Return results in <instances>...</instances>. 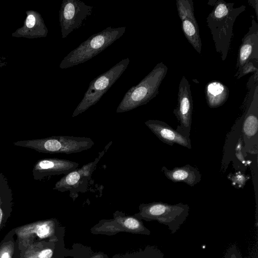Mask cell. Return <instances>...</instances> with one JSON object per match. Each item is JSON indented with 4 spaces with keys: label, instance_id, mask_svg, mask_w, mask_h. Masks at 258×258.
Returning <instances> with one entry per match:
<instances>
[{
    "label": "cell",
    "instance_id": "1",
    "mask_svg": "<svg viewBox=\"0 0 258 258\" xmlns=\"http://www.w3.org/2000/svg\"><path fill=\"white\" fill-rule=\"evenodd\" d=\"M208 5L214 8L206 18V22L214 42L217 52L224 61L227 56L233 36V28L236 18L246 7L234 8V3L223 0H210Z\"/></svg>",
    "mask_w": 258,
    "mask_h": 258
},
{
    "label": "cell",
    "instance_id": "2",
    "mask_svg": "<svg viewBox=\"0 0 258 258\" xmlns=\"http://www.w3.org/2000/svg\"><path fill=\"white\" fill-rule=\"evenodd\" d=\"M125 30L126 27H108L91 35L62 59L59 68L68 69L90 60L120 38Z\"/></svg>",
    "mask_w": 258,
    "mask_h": 258
},
{
    "label": "cell",
    "instance_id": "3",
    "mask_svg": "<svg viewBox=\"0 0 258 258\" xmlns=\"http://www.w3.org/2000/svg\"><path fill=\"white\" fill-rule=\"evenodd\" d=\"M168 68L163 62L157 64L137 85L132 87L119 103L116 113L132 110L145 105L158 94L159 87L165 77Z\"/></svg>",
    "mask_w": 258,
    "mask_h": 258
},
{
    "label": "cell",
    "instance_id": "4",
    "mask_svg": "<svg viewBox=\"0 0 258 258\" xmlns=\"http://www.w3.org/2000/svg\"><path fill=\"white\" fill-rule=\"evenodd\" d=\"M135 216L146 221H157L168 226L171 234L176 233L189 215V207L181 203L170 205L162 202L141 204Z\"/></svg>",
    "mask_w": 258,
    "mask_h": 258
},
{
    "label": "cell",
    "instance_id": "5",
    "mask_svg": "<svg viewBox=\"0 0 258 258\" xmlns=\"http://www.w3.org/2000/svg\"><path fill=\"white\" fill-rule=\"evenodd\" d=\"M13 145L30 148L41 153L69 154L90 149L94 142L89 138L57 136L20 141L13 143Z\"/></svg>",
    "mask_w": 258,
    "mask_h": 258
},
{
    "label": "cell",
    "instance_id": "6",
    "mask_svg": "<svg viewBox=\"0 0 258 258\" xmlns=\"http://www.w3.org/2000/svg\"><path fill=\"white\" fill-rule=\"evenodd\" d=\"M130 60L122 59L106 72L100 75L90 83L82 100L74 111L72 117H75L96 104L108 90L120 78L127 69Z\"/></svg>",
    "mask_w": 258,
    "mask_h": 258
},
{
    "label": "cell",
    "instance_id": "7",
    "mask_svg": "<svg viewBox=\"0 0 258 258\" xmlns=\"http://www.w3.org/2000/svg\"><path fill=\"white\" fill-rule=\"evenodd\" d=\"M93 7L80 0H63L59 11V22L61 37L66 38L71 33L81 27L90 16Z\"/></svg>",
    "mask_w": 258,
    "mask_h": 258
},
{
    "label": "cell",
    "instance_id": "8",
    "mask_svg": "<svg viewBox=\"0 0 258 258\" xmlns=\"http://www.w3.org/2000/svg\"><path fill=\"white\" fill-rule=\"evenodd\" d=\"M104 152L94 161L84 165L81 168L65 174L55 183L53 189L60 192L69 191L70 196L75 201L79 194L87 191L89 181Z\"/></svg>",
    "mask_w": 258,
    "mask_h": 258
},
{
    "label": "cell",
    "instance_id": "9",
    "mask_svg": "<svg viewBox=\"0 0 258 258\" xmlns=\"http://www.w3.org/2000/svg\"><path fill=\"white\" fill-rule=\"evenodd\" d=\"M92 233L112 235L121 232L150 235V231L145 227L141 220L135 216H126L116 211L113 219L102 220L91 229Z\"/></svg>",
    "mask_w": 258,
    "mask_h": 258
},
{
    "label": "cell",
    "instance_id": "10",
    "mask_svg": "<svg viewBox=\"0 0 258 258\" xmlns=\"http://www.w3.org/2000/svg\"><path fill=\"white\" fill-rule=\"evenodd\" d=\"M193 110V101L190 85L185 77L180 81L177 94V104L173 113L179 121L176 131L183 136L189 138Z\"/></svg>",
    "mask_w": 258,
    "mask_h": 258
},
{
    "label": "cell",
    "instance_id": "11",
    "mask_svg": "<svg viewBox=\"0 0 258 258\" xmlns=\"http://www.w3.org/2000/svg\"><path fill=\"white\" fill-rule=\"evenodd\" d=\"M176 5L185 37L194 48L201 54L202 41L198 24L195 16L193 1L176 0Z\"/></svg>",
    "mask_w": 258,
    "mask_h": 258
},
{
    "label": "cell",
    "instance_id": "12",
    "mask_svg": "<svg viewBox=\"0 0 258 258\" xmlns=\"http://www.w3.org/2000/svg\"><path fill=\"white\" fill-rule=\"evenodd\" d=\"M55 221L53 219L36 221L17 227L15 231L19 245L25 249L35 244L37 240L52 238L55 232Z\"/></svg>",
    "mask_w": 258,
    "mask_h": 258
},
{
    "label": "cell",
    "instance_id": "13",
    "mask_svg": "<svg viewBox=\"0 0 258 258\" xmlns=\"http://www.w3.org/2000/svg\"><path fill=\"white\" fill-rule=\"evenodd\" d=\"M78 163L64 159L44 158L38 160L34 165L32 175L36 180H41L45 177L67 174L77 169Z\"/></svg>",
    "mask_w": 258,
    "mask_h": 258
},
{
    "label": "cell",
    "instance_id": "14",
    "mask_svg": "<svg viewBox=\"0 0 258 258\" xmlns=\"http://www.w3.org/2000/svg\"><path fill=\"white\" fill-rule=\"evenodd\" d=\"M251 26L242 39L236 63V75L242 67L250 60H258V24L251 16Z\"/></svg>",
    "mask_w": 258,
    "mask_h": 258
},
{
    "label": "cell",
    "instance_id": "15",
    "mask_svg": "<svg viewBox=\"0 0 258 258\" xmlns=\"http://www.w3.org/2000/svg\"><path fill=\"white\" fill-rule=\"evenodd\" d=\"M26 14L23 25L13 32L12 36L28 39L46 37L48 30L41 15L32 10L26 11Z\"/></svg>",
    "mask_w": 258,
    "mask_h": 258
},
{
    "label": "cell",
    "instance_id": "16",
    "mask_svg": "<svg viewBox=\"0 0 258 258\" xmlns=\"http://www.w3.org/2000/svg\"><path fill=\"white\" fill-rule=\"evenodd\" d=\"M145 124L163 143L170 146L176 144L191 149L190 138L183 136L166 123L158 120L149 119Z\"/></svg>",
    "mask_w": 258,
    "mask_h": 258
},
{
    "label": "cell",
    "instance_id": "17",
    "mask_svg": "<svg viewBox=\"0 0 258 258\" xmlns=\"http://www.w3.org/2000/svg\"><path fill=\"white\" fill-rule=\"evenodd\" d=\"M161 171L168 179L174 182H182L194 186L201 180L202 175L199 170L189 164L176 167L171 170L163 166Z\"/></svg>",
    "mask_w": 258,
    "mask_h": 258
},
{
    "label": "cell",
    "instance_id": "18",
    "mask_svg": "<svg viewBox=\"0 0 258 258\" xmlns=\"http://www.w3.org/2000/svg\"><path fill=\"white\" fill-rule=\"evenodd\" d=\"M13 206V193L8 179L0 172V230L10 215Z\"/></svg>",
    "mask_w": 258,
    "mask_h": 258
},
{
    "label": "cell",
    "instance_id": "19",
    "mask_svg": "<svg viewBox=\"0 0 258 258\" xmlns=\"http://www.w3.org/2000/svg\"><path fill=\"white\" fill-rule=\"evenodd\" d=\"M205 95L208 106L212 108H217L226 102L229 97V90L220 82L213 81L207 84Z\"/></svg>",
    "mask_w": 258,
    "mask_h": 258
},
{
    "label": "cell",
    "instance_id": "20",
    "mask_svg": "<svg viewBox=\"0 0 258 258\" xmlns=\"http://www.w3.org/2000/svg\"><path fill=\"white\" fill-rule=\"evenodd\" d=\"M53 254L52 249L40 248L34 244L26 248L23 258H51Z\"/></svg>",
    "mask_w": 258,
    "mask_h": 258
},
{
    "label": "cell",
    "instance_id": "21",
    "mask_svg": "<svg viewBox=\"0 0 258 258\" xmlns=\"http://www.w3.org/2000/svg\"><path fill=\"white\" fill-rule=\"evenodd\" d=\"M255 72H258V60H250L242 67L238 74L235 77L238 80L250 73Z\"/></svg>",
    "mask_w": 258,
    "mask_h": 258
},
{
    "label": "cell",
    "instance_id": "22",
    "mask_svg": "<svg viewBox=\"0 0 258 258\" xmlns=\"http://www.w3.org/2000/svg\"><path fill=\"white\" fill-rule=\"evenodd\" d=\"M14 251L13 239L3 242L0 245V258H12Z\"/></svg>",
    "mask_w": 258,
    "mask_h": 258
},
{
    "label": "cell",
    "instance_id": "23",
    "mask_svg": "<svg viewBox=\"0 0 258 258\" xmlns=\"http://www.w3.org/2000/svg\"><path fill=\"white\" fill-rule=\"evenodd\" d=\"M248 3L252 6L254 9L256 17L258 21V1L257 0H248Z\"/></svg>",
    "mask_w": 258,
    "mask_h": 258
},
{
    "label": "cell",
    "instance_id": "24",
    "mask_svg": "<svg viewBox=\"0 0 258 258\" xmlns=\"http://www.w3.org/2000/svg\"><path fill=\"white\" fill-rule=\"evenodd\" d=\"M7 62L6 59L4 57H0V70L3 67L7 64Z\"/></svg>",
    "mask_w": 258,
    "mask_h": 258
},
{
    "label": "cell",
    "instance_id": "25",
    "mask_svg": "<svg viewBox=\"0 0 258 258\" xmlns=\"http://www.w3.org/2000/svg\"><path fill=\"white\" fill-rule=\"evenodd\" d=\"M90 258H103V255L101 254H97L92 256Z\"/></svg>",
    "mask_w": 258,
    "mask_h": 258
},
{
    "label": "cell",
    "instance_id": "26",
    "mask_svg": "<svg viewBox=\"0 0 258 258\" xmlns=\"http://www.w3.org/2000/svg\"><path fill=\"white\" fill-rule=\"evenodd\" d=\"M230 258H237V257H236V255L235 254H232L230 255Z\"/></svg>",
    "mask_w": 258,
    "mask_h": 258
}]
</instances>
